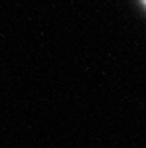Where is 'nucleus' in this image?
I'll return each instance as SVG.
<instances>
[{"label":"nucleus","mask_w":146,"mask_h":148,"mask_svg":"<svg viewBox=\"0 0 146 148\" xmlns=\"http://www.w3.org/2000/svg\"><path fill=\"white\" fill-rule=\"evenodd\" d=\"M144 2H146V0H144Z\"/></svg>","instance_id":"f257e3e1"}]
</instances>
